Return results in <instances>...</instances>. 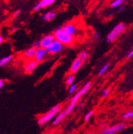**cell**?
<instances>
[{
	"label": "cell",
	"instance_id": "cell-1",
	"mask_svg": "<svg viewBox=\"0 0 133 134\" xmlns=\"http://www.w3.org/2000/svg\"><path fill=\"white\" fill-rule=\"evenodd\" d=\"M54 37L55 40L58 41L62 44L69 45L73 41L74 37L71 36L68 33H66L65 31L62 29L61 27H59L58 28L55 29L53 31Z\"/></svg>",
	"mask_w": 133,
	"mask_h": 134
},
{
	"label": "cell",
	"instance_id": "cell-2",
	"mask_svg": "<svg viewBox=\"0 0 133 134\" xmlns=\"http://www.w3.org/2000/svg\"><path fill=\"white\" fill-rule=\"evenodd\" d=\"M61 110V105H57L55 106L53 108L51 109V110L49 112H47L44 116H43L41 118H40L37 121V123L39 126H43L44 124L51 120L60 110Z\"/></svg>",
	"mask_w": 133,
	"mask_h": 134
},
{
	"label": "cell",
	"instance_id": "cell-3",
	"mask_svg": "<svg viewBox=\"0 0 133 134\" xmlns=\"http://www.w3.org/2000/svg\"><path fill=\"white\" fill-rule=\"evenodd\" d=\"M126 25L124 23H119L112 29L107 37V42L112 43L125 30Z\"/></svg>",
	"mask_w": 133,
	"mask_h": 134
},
{
	"label": "cell",
	"instance_id": "cell-4",
	"mask_svg": "<svg viewBox=\"0 0 133 134\" xmlns=\"http://www.w3.org/2000/svg\"><path fill=\"white\" fill-rule=\"evenodd\" d=\"M63 49V44L57 40H55L46 49L47 53L51 54H56L59 53Z\"/></svg>",
	"mask_w": 133,
	"mask_h": 134
},
{
	"label": "cell",
	"instance_id": "cell-5",
	"mask_svg": "<svg viewBox=\"0 0 133 134\" xmlns=\"http://www.w3.org/2000/svg\"><path fill=\"white\" fill-rule=\"evenodd\" d=\"M125 128H126V124H117L115 126H111V127L104 129L102 132V134H114L119 131L123 130Z\"/></svg>",
	"mask_w": 133,
	"mask_h": 134
},
{
	"label": "cell",
	"instance_id": "cell-6",
	"mask_svg": "<svg viewBox=\"0 0 133 134\" xmlns=\"http://www.w3.org/2000/svg\"><path fill=\"white\" fill-rule=\"evenodd\" d=\"M91 82H88L87 84H85V86H84L82 89H80L79 92L76 94V95L72 98V100H71L70 104H76L77 102V101L81 98V96H83V95H84V94L89 90V89L90 88V87H91Z\"/></svg>",
	"mask_w": 133,
	"mask_h": 134
},
{
	"label": "cell",
	"instance_id": "cell-7",
	"mask_svg": "<svg viewBox=\"0 0 133 134\" xmlns=\"http://www.w3.org/2000/svg\"><path fill=\"white\" fill-rule=\"evenodd\" d=\"M62 27L63 30L65 31L66 33H68L71 36H73V37L77 35L78 30H77V27L73 23H66V24L64 25L63 27Z\"/></svg>",
	"mask_w": 133,
	"mask_h": 134
},
{
	"label": "cell",
	"instance_id": "cell-8",
	"mask_svg": "<svg viewBox=\"0 0 133 134\" xmlns=\"http://www.w3.org/2000/svg\"><path fill=\"white\" fill-rule=\"evenodd\" d=\"M55 40V38L53 35H47L46 36L43 37L41 40V47L47 49Z\"/></svg>",
	"mask_w": 133,
	"mask_h": 134
},
{
	"label": "cell",
	"instance_id": "cell-9",
	"mask_svg": "<svg viewBox=\"0 0 133 134\" xmlns=\"http://www.w3.org/2000/svg\"><path fill=\"white\" fill-rule=\"evenodd\" d=\"M47 51L46 49L44 48H39V49H36V53L34 57V60L37 61V63H41L44 60L45 57L47 54Z\"/></svg>",
	"mask_w": 133,
	"mask_h": 134
},
{
	"label": "cell",
	"instance_id": "cell-10",
	"mask_svg": "<svg viewBox=\"0 0 133 134\" xmlns=\"http://www.w3.org/2000/svg\"><path fill=\"white\" fill-rule=\"evenodd\" d=\"M82 64H83V61H81L79 57H77V58L74 60V61H73L71 66L70 71H71V74L77 73V71H79L80 68L81 67Z\"/></svg>",
	"mask_w": 133,
	"mask_h": 134
},
{
	"label": "cell",
	"instance_id": "cell-11",
	"mask_svg": "<svg viewBox=\"0 0 133 134\" xmlns=\"http://www.w3.org/2000/svg\"><path fill=\"white\" fill-rule=\"evenodd\" d=\"M38 63L35 61V60H31L28 61L27 63L25 65V70L27 73H31L35 71V69H36L37 67Z\"/></svg>",
	"mask_w": 133,
	"mask_h": 134
},
{
	"label": "cell",
	"instance_id": "cell-12",
	"mask_svg": "<svg viewBox=\"0 0 133 134\" xmlns=\"http://www.w3.org/2000/svg\"><path fill=\"white\" fill-rule=\"evenodd\" d=\"M55 16H56V13L51 11L45 14L42 15L41 19L45 21H51L55 17Z\"/></svg>",
	"mask_w": 133,
	"mask_h": 134
},
{
	"label": "cell",
	"instance_id": "cell-13",
	"mask_svg": "<svg viewBox=\"0 0 133 134\" xmlns=\"http://www.w3.org/2000/svg\"><path fill=\"white\" fill-rule=\"evenodd\" d=\"M13 56L12 55H8V56H6V57H4L1 58L0 59V66H4L7 64V63L9 62V61L12 59Z\"/></svg>",
	"mask_w": 133,
	"mask_h": 134
},
{
	"label": "cell",
	"instance_id": "cell-14",
	"mask_svg": "<svg viewBox=\"0 0 133 134\" xmlns=\"http://www.w3.org/2000/svg\"><path fill=\"white\" fill-rule=\"evenodd\" d=\"M65 116H66V115H65L64 112L60 113V114H59L58 116H57L56 118L54 120V121L53 122V125H56V124H59V122H61V120L65 118Z\"/></svg>",
	"mask_w": 133,
	"mask_h": 134
},
{
	"label": "cell",
	"instance_id": "cell-15",
	"mask_svg": "<svg viewBox=\"0 0 133 134\" xmlns=\"http://www.w3.org/2000/svg\"><path fill=\"white\" fill-rule=\"evenodd\" d=\"M35 53H36V49H33V48L31 47L30 49H27V50L25 52V55L27 57L31 58V57H35Z\"/></svg>",
	"mask_w": 133,
	"mask_h": 134
},
{
	"label": "cell",
	"instance_id": "cell-16",
	"mask_svg": "<svg viewBox=\"0 0 133 134\" xmlns=\"http://www.w3.org/2000/svg\"><path fill=\"white\" fill-rule=\"evenodd\" d=\"M75 81V76L73 74H69L66 76V85H70L71 86V85H73V82Z\"/></svg>",
	"mask_w": 133,
	"mask_h": 134
},
{
	"label": "cell",
	"instance_id": "cell-17",
	"mask_svg": "<svg viewBox=\"0 0 133 134\" xmlns=\"http://www.w3.org/2000/svg\"><path fill=\"white\" fill-rule=\"evenodd\" d=\"M79 59H81L82 61H87L88 58H89V54L87 52L85 51H81L80 53H79V57H78Z\"/></svg>",
	"mask_w": 133,
	"mask_h": 134
},
{
	"label": "cell",
	"instance_id": "cell-18",
	"mask_svg": "<svg viewBox=\"0 0 133 134\" xmlns=\"http://www.w3.org/2000/svg\"><path fill=\"white\" fill-rule=\"evenodd\" d=\"M55 2L54 0H43L40 1L41 4V8H45L46 7H48L51 5H52Z\"/></svg>",
	"mask_w": 133,
	"mask_h": 134
},
{
	"label": "cell",
	"instance_id": "cell-19",
	"mask_svg": "<svg viewBox=\"0 0 133 134\" xmlns=\"http://www.w3.org/2000/svg\"><path fill=\"white\" fill-rule=\"evenodd\" d=\"M123 0H116V1H114L113 2L111 3L110 5H111V7H117L121 6V5L123 4Z\"/></svg>",
	"mask_w": 133,
	"mask_h": 134
},
{
	"label": "cell",
	"instance_id": "cell-20",
	"mask_svg": "<svg viewBox=\"0 0 133 134\" xmlns=\"http://www.w3.org/2000/svg\"><path fill=\"white\" fill-rule=\"evenodd\" d=\"M76 106V104H70L69 106H68V108H66V110L65 111V115H68L71 112V111L73 110V108H75V106Z\"/></svg>",
	"mask_w": 133,
	"mask_h": 134
},
{
	"label": "cell",
	"instance_id": "cell-21",
	"mask_svg": "<svg viewBox=\"0 0 133 134\" xmlns=\"http://www.w3.org/2000/svg\"><path fill=\"white\" fill-rule=\"evenodd\" d=\"M41 47V40H37L33 43L31 45V48L35 49H37Z\"/></svg>",
	"mask_w": 133,
	"mask_h": 134
},
{
	"label": "cell",
	"instance_id": "cell-22",
	"mask_svg": "<svg viewBox=\"0 0 133 134\" xmlns=\"http://www.w3.org/2000/svg\"><path fill=\"white\" fill-rule=\"evenodd\" d=\"M109 64H106V65H105L104 66H103V67H102V69L100 70V71H99V75H103L104 73L107 71V70L108 69H109Z\"/></svg>",
	"mask_w": 133,
	"mask_h": 134
},
{
	"label": "cell",
	"instance_id": "cell-23",
	"mask_svg": "<svg viewBox=\"0 0 133 134\" xmlns=\"http://www.w3.org/2000/svg\"><path fill=\"white\" fill-rule=\"evenodd\" d=\"M133 118V112H127L123 116V119H128V118Z\"/></svg>",
	"mask_w": 133,
	"mask_h": 134
},
{
	"label": "cell",
	"instance_id": "cell-24",
	"mask_svg": "<svg viewBox=\"0 0 133 134\" xmlns=\"http://www.w3.org/2000/svg\"><path fill=\"white\" fill-rule=\"evenodd\" d=\"M77 85L76 84H73V85H71L69 87V90H68V92H69V94H72L73 92H75V90L77 89Z\"/></svg>",
	"mask_w": 133,
	"mask_h": 134
},
{
	"label": "cell",
	"instance_id": "cell-25",
	"mask_svg": "<svg viewBox=\"0 0 133 134\" xmlns=\"http://www.w3.org/2000/svg\"><path fill=\"white\" fill-rule=\"evenodd\" d=\"M109 94V89L108 88H106L103 90L101 94V98H105L106 96H107Z\"/></svg>",
	"mask_w": 133,
	"mask_h": 134
},
{
	"label": "cell",
	"instance_id": "cell-26",
	"mask_svg": "<svg viewBox=\"0 0 133 134\" xmlns=\"http://www.w3.org/2000/svg\"><path fill=\"white\" fill-rule=\"evenodd\" d=\"M93 111H90L89 112H88L87 114H86V116H85V121H86V122H87L88 120L91 118V117L92 116H93Z\"/></svg>",
	"mask_w": 133,
	"mask_h": 134
},
{
	"label": "cell",
	"instance_id": "cell-27",
	"mask_svg": "<svg viewBox=\"0 0 133 134\" xmlns=\"http://www.w3.org/2000/svg\"><path fill=\"white\" fill-rule=\"evenodd\" d=\"M41 8V3L39 2V3H38L37 4H36L35 5V7H33V11H36L39 10Z\"/></svg>",
	"mask_w": 133,
	"mask_h": 134
},
{
	"label": "cell",
	"instance_id": "cell-28",
	"mask_svg": "<svg viewBox=\"0 0 133 134\" xmlns=\"http://www.w3.org/2000/svg\"><path fill=\"white\" fill-rule=\"evenodd\" d=\"M99 33L97 32H95L94 33H93V39H95V40H97L99 38Z\"/></svg>",
	"mask_w": 133,
	"mask_h": 134
},
{
	"label": "cell",
	"instance_id": "cell-29",
	"mask_svg": "<svg viewBox=\"0 0 133 134\" xmlns=\"http://www.w3.org/2000/svg\"><path fill=\"white\" fill-rule=\"evenodd\" d=\"M19 13H20V10H19H19L15 11L14 12V13H13V17H15L17 16V15L19 14Z\"/></svg>",
	"mask_w": 133,
	"mask_h": 134
},
{
	"label": "cell",
	"instance_id": "cell-30",
	"mask_svg": "<svg viewBox=\"0 0 133 134\" xmlns=\"http://www.w3.org/2000/svg\"><path fill=\"white\" fill-rule=\"evenodd\" d=\"M3 85H4V81L3 79H0V89L2 88Z\"/></svg>",
	"mask_w": 133,
	"mask_h": 134
},
{
	"label": "cell",
	"instance_id": "cell-31",
	"mask_svg": "<svg viewBox=\"0 0 133 134\" xmlns=\"http://www.w3.org/2000/svg\"><path fill=\"white\" fill-rule=\"evenodd\" d=\"M133 56V51H131L130 53H129V55H128V57H131Z\"/></svg>",
	"mask_w": 133,
	"mask_h": 134
},
{
	"label": "cell",
	"instance_id": "cell-32",
	"mask_svg": "<svg viewBox=\"0 0 133 134\" xmlns=\"http://www.w3.org/2000/svg\"><path fill=\"white\" fill-rule=\"evenodd\" d=\"M125 9V7H121V8L119 9V10L118 11V13H120V12H121V11H123V9Z\"/></svg>",
	"mask_w": 133,
	"mask_h": 134
},
{
	"label": "cell",
	"instance_id": "cell-33",
	"mask_svg": "<svg viewBox=\"0 0 133 134\" xmlns=\"http://www.w3.org/2000/svg\"><path fill=\"white\" fill-rule=\"evenodd\" d=\"M3 37L2 36H0V44L3 42Z\"/></svg>",
	"mask_w": 133,
	"mask_h": 134
},
{
	"label": "cell",
	"instance_id": "cell-34",
	"mask_svg": "<svg viewBox=\"0 0 133 134\" xmlns=\"http://www.w3.org/2000/svg\"><path fill=\"white\" fill-rule=\"evenodd\" d=\"M82 104H83V102H81V103H80V104H79V106H78V109H79V108H80L81 107V106H82Z\"/></svg>",
	"mask_w": 133,
	"mask_h": 134
},
{
	"label": "cell",
	"instance_id": "cell-35",
	"mask_svg": "<svg viewBox=\"0 0 133 134\" xmlns=\"http://www.w3.org/2000/svg\"><path fill=\"white\" fill-rule=\"evenodd\" d=\"M107 124V122H105V123H103V124H102V125H101V128H102V127H103V126H105V125H106V124Z\"/></svg>",
	"mask_w": 133,
	"mask_h": 134
}]
</instances>
